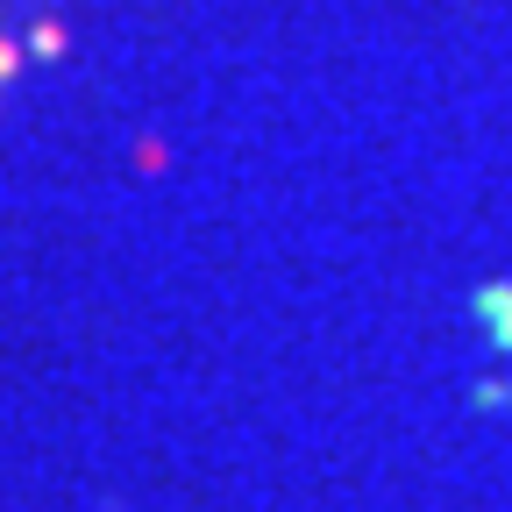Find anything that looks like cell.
<instances>
[{
    "label": "cell",
    "instance_id": "cell-1",
    "mask_svg": "<svg viewBox=\"0 0 512 512\" xmlns=\"http://www.w3.org/2000/svg\"><path fill=\"white\" fill-rule=\"evenodd\" d=\"M0 72H15V43H0Z\"/></svg>",
    "mask_w": 512,
    "mask_h": 512
}]
</instances>
